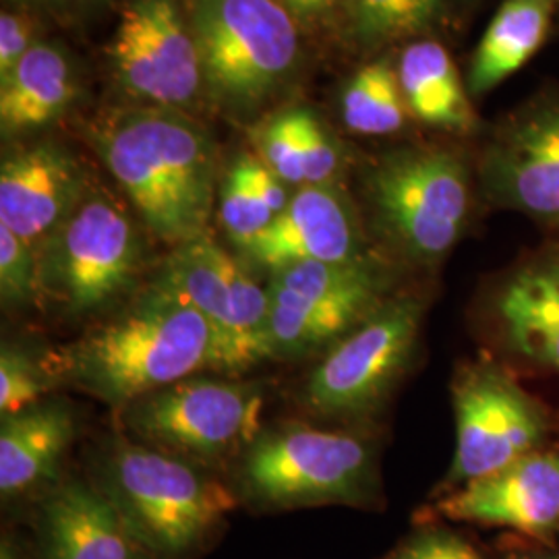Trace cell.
I'll use <instances>...</instances> for the list:
<instances>
[{"label":"cell","mask_w":559,"mask_h":559,"mask_svg":"<svg viewBox=\"0 0 559 559\" xmlns=\"http://www.w3.org/2000/svg\"><path fill=\"white\" fill-rule=\"evenodd\" d=\"M60 388L48 353L38 355L25 344L4 340L0 348V415L25 411Z\"/></svg>","instance_id":"obj_27"},{"label":"cell","mask_w":559,"mask_h":559,"mask_svg":"<svg viewBox=\"0 0 559 559\" xmlns=\"http://www.w3.org/2000/svg\"><path fill=\"white\" fill-rule=\"evenodd\" d=\"M290 187L255 156L239 154L222 175L218 218L240 251L260 237L288 205Z\"/></svg>","instance_id":"obj_25"},{"label":"cell","mask_w":559,"mask_h":559,"mask_svg":"<svg viewBox=\"0 0 559 559\" xmlns=\"http://www.w3.org/2000/svg\"><path fill=\"white\" fill-rule=\"evenodd\" d=\"M36 21L23 11L0 15V78L7 75L36 44Z\"/></svg>","instance_id":"obj_32"},{"label":"cell","mask_w":559,"mask_h":559,"mask_svg":"<svg viewBox=\"0 0 559 559\" xmlns=\"http://www.w3.org/2000/svg\"><path fill=\"white\" fill-rule=\"evenodd\" d=\"M230 466L228 483L253 512L376 508L381 501L378 448L348 429L299 420L263 425Z\"/></svg>","instance_id":"obj_5"},{"label":"cell","mask_w":559,"mask_h":559,"mask_svg":"<svg viewBox=\"0 0 559 559\" xmlns=\"http://www.w3.org/2000/svg\"><path fill=\"white\" fill-rule=\"evenodd\" d=\"M0 300L9 311L40 305L38 249L0 224Z\"/></svg>","instance_id":"obj_29"},{"label":"cell","mask_w":559,"mask_h":559,"mask_svg":"<svg viewBox=\"0 0 559 559\" xmlns=\"http://www.w3.org/2000/svg\"><path fill=\"white\" fill-rule=\"evenodd\" d=\"M21 2L29 4V7H38V9H71V7L85 4L92 0H21Z\"/></svg>","instance_id":"obj_35"},{"label":"cell","mask_w":559,"mask_h":559,"mask_svg":"<svg viewBox=\"0 0 559 559\" xmlns=\"http://www.w3.org/2000/svg\"><path fill=\"white\" fill-rule=\"evenodd\" d=\"M533 559H559V558H554V556H547V558H533Z\"/></svg>","instance_id":"obj_37"},{"label":"cell","mask_w":559,"mask_h":559,"mask_svg":"<svg viewBox=\"0 0 559 559\" xmlns=\"http://www.w3.org/2000/svg\"><path fill=\"white\" fill-rule=\"evenodd\" d=\"M242 255L272 274L302 261L348 263L376 258L381 251L373 247L365 218L342 185H307L295 189L278 218L242 249Z\"/></svg>","instance_id":"obj_15"},{"label":"cell","mask_w":559,"mask_h":559,"mask_svg":"<svg viewBox=\"0 0 559 559\" xmlns=\"http://www.w3.org/2000/svg\"><path fill=\"white\" fill-rule=\"evenodd\" d=\"M496 313L503 338L519 357L559 373V249L503 282Z\"/></svg>","instance_id":"obj_20"},{"label":"cell","mask_w":559,"mask_h":559,"mask_svg":"<svg viewBox=\"0 0 559 559\" xmlns=\"http://www.w3.org/2000/svg\"><path fill=\"white\" fill-rule=\"evenodd\" d=\"M299 25L340 20L346 0H278Z\"/></svg>","instance_id":"obj_33"},{"label":"cell","mask_w":559,"mask_h":559,"mask_svg":"<svg viewBox=\"0 0 559 559\" xmlns=\"http://www.w3.org/2000/svg\"><path fill=\"white\" fill-rule=\"evenodd\" d=\"M263 406L265 390L258 381L191 376L133 400L115 415L127 438L212 468L233 464L258 438Z\"/></svg>","instance_id":"obj_8"},{"label":"cell","mask_w":559,"mask_h":559,"mask_svg":"<svg viewBox=\"0 0 559 559\" xmlns=\"http://www.w3.org/2000/svg\"><path fill=\"white\" fill-rule=\"evenodd\" d=\"M305 187L340 185L346 170V152L336 135L311 110L302 112Z\"/></svg>","instance_id":"obj_30"},{"label":"cell","mask_w":559,"mask_h":559,"mask_svg":"<svg viewBox=\"0 0 559 559\" xmlns=\"http://www.w3.org/2000/svg\"><path fill=\"white\" fill-rule=\"evenodd\" d=\"M90 479L152 559H200L239 508L230 483L212 468L115 436Z\"/></svg>","instance_id":"obj_3"},{"label":"cell","mask_w":559,"mask_h":559,"mask_svg":"<svg viewBox=\"0 0 559 559\" xmlns=\"http://www.w3.org/2000/svg\"><path fill=\"white\" fill-rule=\"evenodd\" d=\"M396 71L413 120L459 138L479 133L480 119L466 78L438 38L400 46Z\"/></svg>","instance_id":"obj_21"},{"label":"cell","mask_w":559,"mask_h":559,"mask_svg":"<svg viewBox=\"0 0 559 559\" xmlns=\"http://www.w3.org/2000/svg\"><path fill=\"white\" fill-rule=\"evenodd\" d=\"M78 98V78L59 46L38 41L0 78V129L15 138L59 119Z\"/></svg>","instance_id":"obj_23"},{"label":"cell","mask_w":559,"mask_h":559,"mask_svg":"<svg viewBox=\"0 0 559 559\" xmlns=\"http://www.w3.org/2000/svg\"><path fill=\"white\" fill-rule=\"evenodd\" d=\"M433 519L547 539L559 528V450H537L493 475L438 496Z\"/></svg>","instance_id":"obj_16"},{"label":"cell","mask_w":559,"mask_h":559,"mask_svg":"<svg viewBox=\"0 0 559 559\" xmlns=\"http://www.w3.org/2000/svg\"><path fill=\"white\" fill-rule=\"evenodd\" d=\"M272 359H313L394 297V267L383 255L348 263L302 261L267 280Z\"/></svg>","instance_id":"obj_9"},{"label":"cell","mask_w":559,"mask_h":559,"mask_svg":"<svg viewBox=\"0 0 559 559\" xmlns=\"http://www.w3.org/2000/svg\"><path fill=\"white\" fill-rule=\"evenodd\" d=\"M344 127L360 138H392L413 120L400 87L396 55L381 52L365 62L340 92Z\"/></svg>","instance_id":"obj_26"},{"label":"cell","mask_w":559,"mask_h":559,"mask_svg":"<svg viewBox=\"0 0 559 559\" xmlns=\"http://www.w3.org/2000/svg\"><path fill=\"white\" fill-rule=\"evenodd\" d=\"M0 559H32V540L15 528H4L0 537Z\"/></svg>","instance_id":"obj_34"},{"label":"cell","mask_w":559,"mask_h":559,"mask_svg":"<svg viewBox=\"0 0 559 559\" xmlns=\"http://www.w3.org/2000/svg\"><path fill=\"white\" fill-rule=\"evenodd\" d=\"M477 0H460V4H475Z\"/></svg>","instance_id":"obj_36"},{"label":"cell","mask_w":559,"mask_h":559,"mask_svg":"<svg viewBox=\"0 0 559 559\" xmlns=\"http://www.w3.org/2000/svg\"><path fill=\"white\" fill-rule=\"evenodd\" d=\"M425 299L400 293L340 340L300 385L299 402L328 420L369 419L392 396L419 348Z\"/></svg>","instance_id":"obj_10"},{"label":"cell","mask_w":559,"mask_h":559,"mask_svg":"<svg viewBox=\"0 0 559 559\" xmlns=\"http://www.w3.org/2000/svg\"><path fill=\"white\" fill-rule=\"evenodd\" d=\"M558 15L559 0H501L468 62L473 100H483L526 67L545 46Z\"/></svg>","instance_id":"obj_22"},{"label":"cell","mask_w":559,"mask_h":559,"mask_svg":"<svg viewBox=\"0 0 559 559\" xmlns=\"http://www.w3.org/2000/svg\"><path fill=\"white\" fill-rule=\"evenodd\" d=\"M108 52L120 87L143 106L187 110L205 92L182 0H127Z\"/></svg>","instance_id":"obj_13"},{"label":"cell","mask_w":559,"mask_h":559,"mask_svg":"<svg viewBox=\"0 0 559 559\" xmlns=\"http://www.w3.org/2000/svg\"><path fill=\"white\" fill-rule=\"evenodd\" d=\"M90 141L152 237L179 247L207 235L222 177L216 143L198 120L140 104L98 120Z\"/></svg>","instance_id":"obj_2"},{"label":"cell","mask_w":559,"mask_h":559,"mask_svg":"<svg viewBox=\"0 0 559 559\" xmlns=\"http://www.w3.org/2000/svg\"><path fill=\"white\" fill-rule=\"evenodd\" d=\"M205 94L224 112L255 117L299 69V21L278 0H182Z\"/></svg>","instance_id":"obj_7"},{"label":"cell","mask_w":559,"mask_h":559,"mask_svg":"<svg viewBox=\"0 0 559 559\" xmlns=\"http://www.w3.org/2000/svg\"><path fill=\"white\" fill-rule=\"evenodd\" d=\"M475 180L468 160L445 145L408 143L383 152L360 177L369 237L388 260L440 265L468 230Z\"/></svg>","instance_id":"obj_4"},{"label":"cell","mask_w":559,"mask_h":559,"mask_svg":"<svg viewBox=\"0 0 559 559\" xmlns=\"http://www.w3.org/2000/svg\"><path fill=\"white\" fill-rule=\"evenodd\" d=\"M90 191L80 158L55 141L13 150L0 164V224L40 249Z\"/></svg>","instance_id":"obj_18"},{"label":"cell","mask_w":559,"mask_h":559,"mask_svg":"<svg viewBox=\"0 0 559 559\" xmlns=\"http://www.w3.org/2000/svg\"><path fill=\"white\" fill-rule=\"evenodd\" d=\"M78 438V413L67 399L48 396L2 417L0 425V498L4 506H32L64 475L62 462Z\"/></svg>","instance_id":"obj_19"},{"label":"cell","mask_w":559,"mask_h":559,"mask_svg":"<svg viewBox=\"0 0 559 559\" xmlns=\"http://www.w3.org/2000/svg\"><path fill=\"white\" fill-rule=\"evenodd\" d=\"M156 274L175 286L210 323L216 350L214 371L239 378L272 359L267 286L218 240L201 235L173 247Z\"/></svg>","instance_id":"obj_11"},{"label":"cell","mask_w":559,"mask_h":559,"mask_svg":"<svg viewBox=\"0 0 559 559\" xmlns=\"http://www.w3.org/2000/svg\"><path fill=\"white\" fill-rule=\"evenodd\" d=\"M475 175L489 205L559 222V85L506 115L485 141Z\"/></svg>","instance_id":"obj_14"},{"label":"cell","mask_w":559,"mask_h":559,"mask_svg":"<svg viewBox=\"0 0 559 559\" xmlns=\"http://www.w3.org/2000/svg\"><path fill=\"white\" fill-rule=\"evenodd\" d=\"M381 559H485L479 549L456 531L436 522H425L400 540Z\"/></svg>","instance_id":"obj_31"},{"label":"cell","mask_w":559,"mask_h":559,"mask_svg":"<svg viewBox=\"0 0 559 559\" xmlns=\"http://www.w3.org/2000/svg\"><path fill=\"white\" fill-rule=\"evenodd\" d=\"M302 112L305 108H284L265 120L258 133L260 158L284 185L305 187L302 162Z\"/></svg>","instance_id":"obj_28"},{"label":"cell","mask_w":559,"mask_h":559,"mask_svg":"<svg viewBox=\"0 0 559 559\" xmlns=\"http://www.w3.org/2000/svg\"><path fill=\"white\" fill-rule=\"evenodd\" d=\"M138 216L104 189L85 193L41 242L40 305L57 320H102L141 290L147 263Z\"/></svg>","instance_id":"obj_6"},{"label":"cell","mask_w":559,"mask_h":559,"mask_svg":"<svg viewBox=\"0 0 559 559\" xmlns=\"http://www.w3.org/2000/svg\"><path fill=\"white\" fill-rule=\"evenodd\" d=\"M459 7L460 0H346L340 23L355 50L376 57L406 41L436 38Z\"/></svg>","instance_id":"obj_24"},{"label":"cell","mask_w":559,"mask_h":559,"mask_svg":"<svg viewBox=\"0 0 559 559\" xmlns=\"http://www.w3.org/2000/svg\"><path fill=\"white\" fill-rule=\"evenodd\" d=\"M62 388L115 413L133 400L216 367L214 334L175 286L154 274L135 297L73 342L48 350Z\"/></svg>","instance_id":"obj_1"},{"label":"cell","mask_w":559,"mask_h":559,"mask_svg":"<svg viewBox=\"0 0 559 559\" xmlns=\"http://www.w3.org/2000/svg\"><path fill=\"white\" fill-rule=\"evenodd\" d=\"M32 559H152L92 479L64 475L32 506Z\"/></svg>","instance_id":"obj_17"},{"label":"cell","mask_w":559,"mask_h":559,"mask_svg":"<svg viewBox=\"0 0 559 559\" xmlns=\"http://www.w3.org/2000/svg\"><path fill=\"white\" fill-rule=\"evenodd\" d=\"M452 402L456 448L438 496L537 452L549 436L545 408L493 360L460 367L452 381Z\"/></svg>","instance_id":"obj_12"}]
</instances>
